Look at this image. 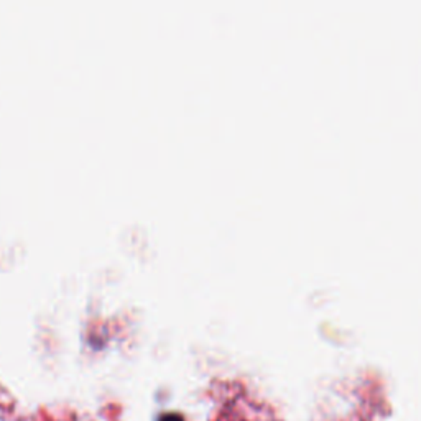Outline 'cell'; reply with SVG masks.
<instances>
[{
    "instance_id": "6da1fadb",
    "label": "cell",
    "mask_w": 421,
    "mask_h": 421,
    "mask_svg": "<svg viewBox=\"0 0 421 421\" xmlns=\"http://www.w3.org/2000/svg\"><path fill=\"white\" fill-rule=\"evenodd\" d=\"M160 421H184L183 416L176 415V413H170V415H163Z\"/></svg>"
}]
</instances>
